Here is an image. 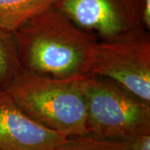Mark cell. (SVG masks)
Masks as SVG:
<instances>
[{"instance_id":"1","label":"cell","mask_w":150,"mask_h":150,"mask_svg":"<svg viewBox=\"0 0 150 150\" xmlns=\"http://www.w3.org/2000/svg\"><path fill=\"white\" fill-rule=\"evenodd\" d=\"M12 34L22 69L58 79L89 74L92 51L98 38L54 8Z\"/></svg>"},{"instance_id":"2","label":"cell","mask_w":150,"mask_h":150,"mask_svg":"<svg viewBox=\"0 0 150 150\" xmlns=\"http://www.w3.org/2000/svg\"><path fill=\"white\" fill-rule=\"evenodd\" d=\"M84 76L58 79L22 69L4 89L22 111L41 126L66 138L86 135Z\"/></svg>"},{"instance_id":"3","label":"cell","mask_w":150,"mask_h":150,"mask_svg":"<svg viewBox=\"0 0 150 150\" xmlns=\"http://www.w3.org/2000/svg\"><path fill=\"white\" fill-rule=\"evenodd\" d=\"M88 134L131 141L150 134V103L115 81L93 74L82 81Z\"/></svg>"},{"instance_id":"4","label":"cell","mask_w":150,"mask_h":150,"mask_svg":"<svg viewBox=\"0 0 150 150\" xmlns=\"http://www.w3.org/2000/svg\"><path fill=\"white\" fill-rule=\"evenodd\" d=\"M89 74L115 81L150 103V33L146 28L98 39L92 51Z\"/></svg>"},{"instance_id":"5","label":"cell","mask_w":150,"mask_h":150,"mask_svg":"<svg viewBox=\"0 0 150 150\" xmlns=\"http://www.w3.org/2000/svg\"><path fill=\"white\" fill-rule=\"evenodd\" d=\"M54 8L98 38L107 39L145 28L150 0H58Z\"/></svg>"},{"instance_id":"6","label":"cell","mask_w":150,"mask_h":150,"mask_svg":"<svg viewBox=\"0 0 150 150\" xmlns=\"http://www.w3.org/2000/svg\"><path fill=\"white\" fill-rule=\"evenodd\" d=\"M65 139L29 118L0 88V150H60Z\"/></svg>"},{"instance_id":"7","label":"cell","mask_w":150,"mask_h":150,"mask_svg":"<svg viewBox=\"0 0 150 150\" xmlns=\"http://www.w3.org/2000/svg\"><path fill=\"white\" fill-rule=\"evenodd\" d=\"M58 0H0V29L13 33L34 17L54 8Z\"/></svg>"},{"instance_id":"8","label":"cell","mask_w":150,"mask_h":150,"mask_svg":"<svg viewBox=\"0 0 150 150\" xmlns=\"http://www.w3.org/2000/svg\"><path fill=\"white\" fill-rule=\"evenodd\" d=\"M21 70L13 34L0 29V88L4 89Z\"/></svg>"},{"instance_id":"9","label":"cell","mask_w":150,"mask_h":150,"mask_svg":"<svg viewBox=\"0 0 150 150\" xmlns=\"http://www.w3.org/2000/svg\"><path fill=\"white\" fill-rule=\"evenodd\" d=\"M60 150H134L130 141L101 139L86 135L67 137Z\"/></svg>"},{"instance_id":"10","label":"cell","mask_w":150,"mask_h":150,"mask_svg":"<svg viewBox=\"0 0 150 150\" xmlns=\"http://www.w3.org/2000/svg\"><path fill=\"white\" fill-rule=\"evenodd\" d=\"M130 143L134 150H150V134L140 136Z\"/></svg>"}]
</instances>
